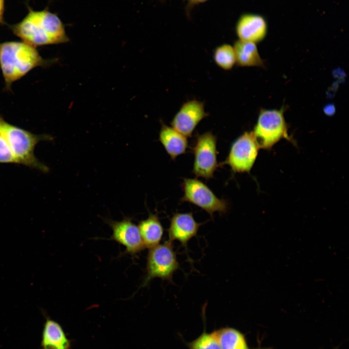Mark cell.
I'll return each mask as SVG.
<instances>
[{
  "label": "cell",
  "mask_w": 349,
  "mask_h": 349,
  "mask_svg": "<svg viewBox=\"0 0 349 349\" xmlns=\"http://www.w3.org/2000/svg\"><path fill=\"white\" fill-rule=\"evenodd\" d=\"M179 268L173 242L167 240L150 248L147 258L146 274L142 286L147 285L155 278L169 282Z\"/></svg>",
  "instance_id": "obj_5"
},
{
  "label": "cell",
  "mask_w": 349,
  "mask_h": 349,
  "mask_svg": "<svg viewBox=\"0 0 349 349\" xmlns=\"http://www.w3.org/2000/svg\"><path fill=\"white\" fill-rule=\"evenodd\" d=\"M259 148L270 149L280 140L294 143L288 134L282 110H262L252 131Z\"/></svg>",
  "instance_id": "obj_4"
},
{
  "label": "cell",
  "mask_w": 349,
  "mask_h": 349,
  "mask_svg": "<svg viewBox=\"0 0 349 349\" xmlns=\"http://www.w3.org/2000/svg\"><path fill=\"white\" fill-rule=\"evenodd\" d=\"M221 349H271L249 347L245 334L234 327L225 326L213 331Z\"/></svg>",
  "instance_id": "obj_15"
},
{
  "label": "cell",
  "mask_w": 349,
  "mask_h": 349,
  "mask_svg": "<svg viewBox=\"0 0 349 349\" xmlns=\"http://www.w3.org/2000/svg\"><path fill=\"white\" fill-rule=\"evenodd\" d=\"M236 63L239 66H262L263 61L260 56L256 44L254 43L237 41L233 46Z\"/></svg>",
  "instance_id": "obj_17"
},
{
  "label": "cell",
  "mask_w": 349,
  "mask_h": 349,
  "mask_svg": "<svg viewBox=\"0 0 349 349\" xmlns=\"http://www.w3.org/2000/svg\"><path fill=\"white\" fill-rule=\"evenodd\" d=\"M106 221L112 230L111 239L124 246L127 253L136 254L145 248L138 227L131 218L125 217L121 221L110 219Z\"/></svg>",
  "instance_id": "obj_9"
},
{
  "label": "cell",
  "mask_w": 349,
  "mask_h": 349,
  "mask_svg": "<svg viewBox=\"0 0 349 349\" xmlns=\"http://www.w3.org/2000/svg\"><path fill=\"white\" fill-rule=\"evenodd\" d=\"M5 127L6 137L16 164L43 173L48 172V166L38 159L34 152L39 142L49 140L51 136L47 134H35L7 122Z\"/></svg>",
  "instance_id": "obj_3"
},
{
  "label": "cell",
  "mask_w": 349,
  "mask_h": 349,
  "mask_svg": "<svg viewBox=\"0 0 349 349\" xmlns=\"http://www.w3.org/2000/svg\"><path fill=\"white\" fill-rule=\"evenodd\" d=\"M213 59L216 64L223 70H230L236 63L235 53L233 47L224 44L214 50Z\"/></svg>",
  "instance_id": "obj_18"
},
{
  "label": "cell",
  "mask_w": 349,
  "mask_h": 349,
  "mask_svg": "<svg viewBox=\"0 0 349 349\" xmlns=\"http://www.w3.org/2000/svg\"><path fill=\"white\" fill-rule=\"evenodd\" d=\"M203 332L196 339L190 341H185L188 349H221L219 343L213 332L207 333L204 325Z\"/></svg>",
  "instance_id": "obj_19"
},
{
  "label": "cell",
  "mask_w": 349,
  "mask_h": 349,
  "mask_svg": "<svg viewBox=\"0 0 349 349\" xmlns=\"http://www.w3.org/2000/svg\"><path fill=\"white\" fill-rule=\"evenodd\" d=\"M159 140L172 160L185 153L188 147L186 137L164 123L161 124Z\"/></svg>",
  "instance_id": "obj_14"
},
{
  "label": "cell",
  "mask_w": 349,
  "mask_h": 349,
  "mask_svg": "<svg viewBox=\"0 0 349 349\" xmlns=\"http://www.w3.org/2000/svg\"><path fill=\"white\" fill-rule=\"evenodd\" d=\"M206 116L203 103L193 99L181 106L173 118L171 125L187 138L190 137L199 122Z\"/></svg>",
  "instance_id": "obj_10"
},
{
  "label": "cell",
  "mask_w": 349,
  "mask_h": 349,
  "mask_svg": "<svg viewBox=\"0 0 349 349\" xmlns=\"http://www.w3.org/2000/svg\"><path fill=\"white\" fill-rule=\"evenodd\" d=\"M138 227L145 247L151 248L159 244L163 227L157 214L150 213L147 219L139 222Z\"/></svg>",
  "instance_id": "obj_16"
},
{
  "label": "cell",
  "mask_w": 349,
  "mask_h": 349,
  "mask_svg": "<svg viewBox=\"0 0 349 349\" xmlns=\"http://www.w3.org/2000/svg\"><path fill=\"white\" fill-rule=\"evenodd\" d=\"M334 108L332 105H329L326 107V108L325 109V112L326 114H328L329 115H331L334 112Z\"/></svg>",
  "instance_id": "obj_23"
},
{
  "label": "cell",
  "mask_w": 349,
  "mask_h": 349,
  "mask_svg": "<svg viewBox=\"0 0 349 349\" xmlns=\"http://www.w3.org/2000/svg\"><path fill=\"white\" fill-rule=\"evenodd\" d=\"M41 342V349H70L71 341L62 326L45 315Z\"/></svg>",
  "instance_id": "obj_13"
},
{
  "label": "cell",
  "mask_w": 349,
  "mask_h": 349,
  "mask_svg": "<svg viewBox=\"0 0 349 349\" xmlns=\"http://www.w3.org/2000/svg\"><path fill=\"white\" fill-rule=\"evenodd\" d=\"M267 29V24L264 17L253 14L241 16L236 27L239 40L255 44L265 37Z\"/></svg>",
  "instance_id": "obj_12"
},
{
  "label": "cell",
  "mask_w": 349,
  "mask_h": 349,
  "mask_svg": "<svg viewBox=\"0 0 349 349\" xmlns=\"http://www.w3.org/2000/svg\"><path fill=\"white\" fill-rule=\"evenodd\" d=\"M191 152L194 155L193 174L207 180L212 178L220 167L217 161L216 136L210 131L197 134Z\"/></svg>",
  "instance_id": "obj_6"
},
{
  "label": "cell",
  "mask_w": 349,
  "mask_h": 349,
  "mask_svg": "<svg viewBox=\"0 0 349 349\" xmlns=\"http://www.w3.org/2000/svg\"><path fill=\"white\" fill-rule=\"evenodd\" d=\"M188 1V5L189 7L193 6L196 4H198L201 3H203L207 0H187Z\"/></svg>",
  "instance_id": "obj_22"
},
{
  "label": "cell",
  "mask_w": 349,
  "mask_h": 349,
  "mask_svg": "<svg viewBox=\"0 0 349 349\" xmlns=\"http://www.w3.org/2000/svg\"><path fill=\"white\" fill-rule=\"evenodd\" d=\"M202 223L197 222L194 219L192 213H176L170 220V226L168 229L169 241L173 242L177 240L187 251L189 241L197 236L199 227Z\"/></svg>",
  "instance_id": "obj_11"
},
{
  "label": "cell",
  "mask_w": 349,
  "mask_h": 349,
  "mask_svg": "<svg viewBox=\"0 0 349 349\" xmlns=\"http://www.w3.org/2000/svg\"><path fill=\"white\" fill-rule=\"evenodd\" d=\"M10 27L22 41L35 48L69 41L60 18L47 9L34 11L30 8L28 14L21 21Z\"/></svg>",
  "instance_id": "obj_1"
},
{
  "label": "cell",
  "mask_w": 349,
  "mask_h": 349,
  "mask_svg": "<svg viewBox=\"0 0 349 349\" xmlns=\"http://www.w3.org/2000/svg\"><path fill=\"white\" fill-rule=\"evenodd\" d=\"M54 62L55 59H44L36 48L23 41L0 43V68L7 90L33 68L50 65Z\"/></svg>",
  "instance_id": "obj_2"
},
{
  "label": "cell",
  "mask_w": 349,
  "mask_h": 349,
  "mask_svg": "<svg viewBox=\"0 0 349 349\" xmlns=\"http://www.w3.org/2000/svg\"><path fill=\"white\" fill-rule=\"evenodd\" d=\"M181 187L184 192L180 199L181 202H188L200 207L212 218L215 212L224 214L227 211V201L218 198L201 181L196 178H184Z\"/></svg>",
  "instance_id": "obj_7"
},
{
  "label": "cell",
  "mask_w": 349,
  "mask_h": 349,
  "mask_svg": "<svg viewBox=\"0 0 349 349\" xmlns=\"http://www.w3.org/2000/svg\"><path fill=\"white\" fill-rule=\"evenodd\" d=\"M4 11V0H0V23L3 22V16Z\"/></svg>",
  "instance_id": "obj_21"
},
{
  "label": "cell",
  "mask_w": 349,
  "mask_h": 349,
  "mask_svg": "<svg viewBox=\"0 0 349 349\" xmlns=\"http://www.w3.org/2000/svg\"><path fill=\"white\" fill-rule=\"evenodd\" d=\"M259 147L252 132L246 131L231 144L225 160L220 166L228 165L234 173H249L257 158Z\"/></svg>",
  "instance_id": "obj_8"
},
{
  "label": "cell",
  "mask_w": 349,
  "mask_h": 349,
  "mask_svg": "<svg viewBox=\"0 0 349 349\" xmlns=\"http://www.w3.org/2000/svg\"><path fill=\"white\" fill-rule=\"evenodd\" d=\"M5 123L0 114V163L16 164L6 137Z\"/></svg>",
  "instance_id": "obj_20"
}]
</instances>
